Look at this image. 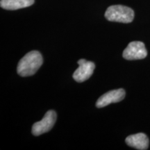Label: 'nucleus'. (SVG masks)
<instances>
[{
	"instance_id": "obj_8",
	"label": "nucleus",
	"mask_w": 150,
	"mask_h": 150,
	"mask_svg": "<svg viewBox=\"0 0 150 150\" xmlns=\"http://www.w3.org/2000/svg\"><path fill=\"white\" fill-rule=\"evenodd\" d=\"M34 0H1L0 6L6 10H18L33 5Z\"/></svg>"
},
{
	"instance_id": "obj_7",
	"label": "nucleus",
	"mask_w": 150,
	"mask_h": 150,
	"mask_svg": "<svg viewBox=\"0 0 150 150\" xmlns=\"http://www.w3.org/2000/svg\"><path fill=\"white\" fill-rule=\"evenodd\" d=\"M126 143L130 147L137 149L145 150L149 147V139L147 135L143 133H139L129 136L126 138Z\"/></svg>"
},
{
	"instance_id": "obj_2",
	"label": "nucleus",
	"mask_w": 150,
	"mask_h": 150,
	"mask_svg": "<svg viewBox=\"0 0 150 150\" xmlns=\"http://www.w3.org/2000/svg\"><path fill=\"white\" fill-rule=\"evenodd\" d=\"M104 16L108 21L130 23L134 18V11L125 6L114 5L108 7Z\"/></svg>"
},
{
	"instance_id": "obj_3",
	"label": "nucleus",
	"mask_w": 150,
	"mask_h": 150,
	"mask_svg": "<svg viewBox=\"0 0 150 150\" xmlns=\"http://www.w3.org/2000/svg\"><path fill=\"white\" fill-rule=\"evenodd\" d=\"M56 120V113L54 110H50L45 115L40 121L33 124L32 134L35 136L48 132L52 129Z\"/></svg>"
},
{
	"instance_id": "obj_5",
	"label": "nucleus",
	"mask_w": 150,
	"mask_h": 150,
	"mask_svg": "<svg viewBox=\"0 0 150 150\" xmlns=\"http://www.w3.org/2000/svg\"><path fill=\"white\" fill-rule=\"evenodd\" d=\"M79 67L73 74V78L77 82H83L91 77L95 70V63L86 59H80L77 61Z\"/></svg>"
},
{
	"instance_id": "obj_1",
	"label": "nucleus",
	"mask_w": 150,
	"mask_h": 150,
	"mask_svg": "<svg viewBox=\"0 0 150 150\" xmlns=\"http://www.w3.org/2000/svg\"><path fill=\"white\" fill-rule=\"evenodd\" d=\"M42 63V56L40 52L31 51L19 61L17 71L21 76H32L38 70Z\"/></svg>"
},
{
	"instance_id": "obj_4",
	"label": "nucleus",
	"mask_w": 150,
	"mask_h": 150,
	"mask_svg": "<svg viewBox=\"0 0 150 150\" xmlns=\"http://www.w3.org/2000/svg\"><path fill=\"white\" fill-rule=\"evenodd\" d=\"M147 55L145 44L140 41L131 42L123 52L124 59L127 60L142 59Z\"/></svg>"
},
{
	"instance_id": "obj_6",
	"label": "nucleus",
	"mask_w": 150,
	"mask_h": 150,
	"mask_svg": "<svg viewBox=\"0 0 150 150\" xmlns=\"http://www.w3.org/2000/svg\"><path fill=\"white\" fill-rule=\"evenodd\" d=\"M125 91L122 88L113 90L107 92L99 97L97 101L96 106L97 108H103L112 103H117L123 100L125 97Z\"/></svg>"
}]
</instances>
